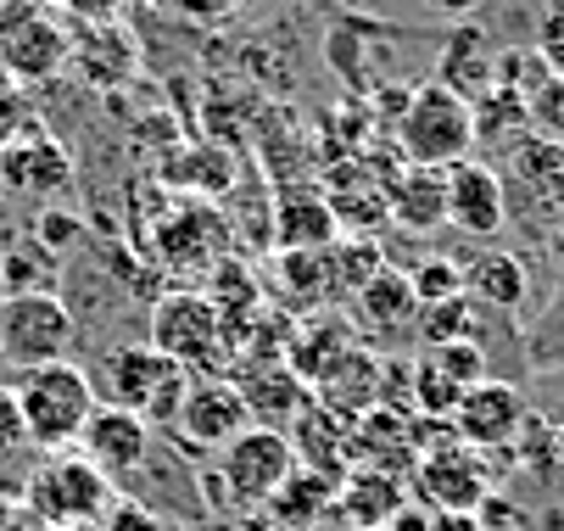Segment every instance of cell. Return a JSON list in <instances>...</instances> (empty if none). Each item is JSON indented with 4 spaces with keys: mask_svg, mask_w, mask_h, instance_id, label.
Returning a JSON list of instances; mask_svg holds the SVG:
<instances>
[{
    "mask_svg": "<svg viewBox=\"0 0 564 531\" xmlns=\"http://www.w3.org/2000/svg\"><path fill=\"white\" fill-rule=\"evenodd\" d=\"M134 62H140V51H134V40L118 23H101L85 45H78V67H85V79L101 85V90H118L134 73Z\"/></svg>",
    "mask_w": 564,
    "mask_h": 531,
    "instance_id": "obj_26",
    "label": "cell"
},
{
    "mask_svg": "<svg viewBox=\"0 0 564 531\" xmlns=\"http://www.w3.org/2000/svg\"><path fill=\"white\" fill-rule=\"evenodd\" d=\"M247 425L252 420H247V403H240L235 381H229V375H207V381H191L185 387V403H180V414H174L169 431L180 442L202 447V453H218L224 442H235Z\"/></svg>",
    "mask_w": 564,
    "mask_h": 531,
    "instance_id": "obj_10",
    "label": "cell"
},
{
    "mask_svg": "<svg viewBox=\"0 0 564 531\" xmlns=\"http://www.w3.org/2000/svg\"><path fill=\"white\" fill-rule=\"evenodd\" d=\"M18 447H29L23 436V414H18V392L0 387V459H12Z\"/></svg>",
    "mask_w": 564,
    "mask_h": 531,
    "instance_id": "obj_38",
    "label": "cell"
},
{
    "mask_svg": "<svg viewBox=\"0 0 564 531\" xmlns=\"http://www.w3.org/2000/svg\"><path fill=\"white\" fill-rule=\"evenodd\" d=\"M280 280H291L296 302L330 296V263H325V252H280Z\"/></svg>",
    "mask_w": 564,
    "mask_h": 531,
    "instance_id": "obj_33",
    "label": "cell"
},
{
    "mask_svg": "<svg viewBox=\"0 0 564 531\" xmlns=\"http://www.w3.org/2000/svg\"><path fill=\"white\" fill-rule=\"evenodd\" d=\"M542 79H547V62L536 56V45L531 51H520V45L514 51H492V90H509V96L525 101Z\"/></svg>",
    "mask_w": 564,
    "mask_h": 531,
    "instance_id": "obj_31",
    "label": "cell"
},
{
    "mask_svg": "<svg viewBox=\"0 0 564 531\" xmlns=\"http://www.w3.org/2000/svg\"><path fill=\"white\" fill-rule=\"evenodd\" d=\"M414 314H420V296H414L409 274L386 263L364 291H352V319H347V325H352V336L364 342V336H397V330H409Z\"/></svg>",
    "mask_w": 564,
    "mask_h": 531,
    "instance_id": "obj_17",
    "label": "cell"
},
{
    "mask_svg": "<svg viewBox=\"0 0 564 531\" xmlns=\"http://www.w3.org/2000/svg\"><path fill=\"white\" fill-rule=\"evenodd\" d=\"M341 241V224L325 196H280L274 207V247L280 252H325Z\"/></svg>",
    "mask_w": 564,
    "mask_h": 531,
    "instance_id": "obj_23",
    "label": "cell"
},
{
    "mask_svg": "<svg viewBox=\"0 0 564 531\" xmlns=\"http://www.w3.org/2000/svg\"><path fill=\"white\" fill-rule=\"evenodd\" d=\"M453 436L464 442V447H475V453H498V447H514L520 442V431L531 425V414H525V398H520V387H509V381H480V387H469L464 398H458V409H453Z\"/></svg>",
    "mask_w": 564,
    "mask_h": 531,
    "instance_id": "obj_9",
    "label": "cell"
},
{
    "mask_svg": "<svg viewBox=\"0 0 564 531\" xmlns=\"http://www.w3.org/2000/svg\"><path fill=\"white\" fill-rule=\"evenodd\" d=\"M296 470V453H291V436L285 431H269V425H247L235 442L218 447V465H213V481L224 487V498L235 509H263Z\"/></svg>",
    "mask_w": 564,
    "mask_h": 531,
    "instance_id": "obj_7",
    "label": "cell"
},
{
    "mask_svg": "<svg viewBox=\"0 0 564 531\" xmlns=\"http://www.w3.org/2000/svg\"><path fill=\"white\" fill-rule=\"evenodd\" d=\"M536 56L547 62V73H564V0H547L536 18Z\"/></svg>",
    "mask_w": 564,
    "mask_h": 531,
    "instance_id": "obj_35",
    "label": "cell"
},
{
    "mask_svg": "<svg viewBox=\"0 0 564 531\" xmlns=\"http://www.w3.org/2000/svg\"><path fill=\"white\" fill-rule=\"evenodd\" d=\"M7 285L12 291H51V274H45V258H29V252H7Z\"/></svg>",
    "mask_w": 564,
    "mask_h": 531,
    "instance_id": "obj_37",
    "label": "cell"
},
{
    "mask_svg": "<svg viewBox=\"0 0 564 531\" xmlns=\"http://www.w3.org/2000/svg\"><path fill=\"white\" fill-rule=\"evenodd\" d=\"M498 180H503V196H525L531 207L564 213V145L525 129L520 140H509V169Z\"/></svg>",
    "mask_w": 564,
    "mask_h": 531,
    "instance_id": "obj_13",
    "label": "cell"
},
{
    "mask_svg": "<svg viewBox=\"0 0 564 531\" xmlns=\"http://www.w3.org/2000/svg\"><path fill=\"white\" fill-rule=\"evenodd\" d=\"M487 492H492V481H487V470H480V453L464 447L453 436V425L447 431H431L420 442L414 498L425 509H436V514H475L480 503H487Z\"/></svg>",
    "mask_w": 564,
    "mask_h": 531,
    "instance_id": "obj_8",
    "label": "cell"
},
{
    "mask_svg": "<svg viewBox=\"0 0 564 531\" xmlns=\"http://www.w3.org/2000/svg\"><path fill=\"white\" fill-rule=\"evenodd\" d=\"M431 7H436V12H447V18H469V12L480 7V0H431Z\"/></svg>",
    "mask_w": 564,
    "mask_h": 531,
    "instance_id": "obj_42",
    "label": "cell"
},
{
    "mask_svg": "<svg viewBox=\"0 0 564 531\" xmlns=\"http://www.w3.org/2000/svg\"><path fill=\"white\" fill-rule=\"evenodd\" d=\"M386 213L402 230H442L447 224V169H409L386 185Z\"/></svg>",
    "mask_w": 564,
    "mask_h": 531,
    "instance_id": "obj_22",
    "label": "cell"
},
{
    "mask_svg": "<svg viewBox=\"0 0 564 531\" xmlns=\"http://www.w3.org/2000/svg\"><path fill=\"white\" fill-rule=\"evenodd\" d=\"M414 330L425 336V347H442V342H464L475 330V302L469 296H453V302H431V308L414 314Z\"/></svg>",
    "mask_w": 564,
    "mask_h": 531,
    "instance_id": "obj_30",
    "label": "cell"
},
{
    "mask_svg": "<svg viewBox=\"0 0 564 531\" xmlns=\"http://www.w3.org/2000/svg\"><path fill=\"white\" fill-rule=\"evenodd\" d=\"M101 531H169V525L156 520L151 509H140V503H112V514L101 520Z\"/></svg>",
    "mask_w": 564,
    "mask_h": 531,
    "instance_id": "obj_39",
    "label": "cell"
},
{
    "mask_svg": "<svg viewBox=\"0 0 564 531\" xmlns=\"http://www.w3.org/2000/svg\"><path fill=\"white\" fill-rule=\"evenodd\" d=\"M229 369H235L229 381H235L240 403H247V420H258L269 431H291V420L313 403V392L285 364H229Z\"/></svg>",
    "mask_w": 564,
    "mask_h": 531,
    "instance_id": "obj_14",
    "label": "cell"
},
{
    "mask_svg": "<svg viewBox=\"0 0 564 531\" xmlns=\"http://www.w3.org/2000/svg\"><path fill=\"white\" fill-rule=\"evenodd\" d=\"M7 79H12V73H7V56H0V85H7Z\"/></svg>",
    "mask_w": 564,
    "mask_h": 531,
    "instance_id": "obj_44",
    "label": "cell"
},
{
    "mask_svg": "<svg viewBox=\"0 0 564 531\" xmlns=\"http://www.w3.org/2000/svg\"><path fill=\"white\" fill-rule=\"evenodd\" d=\"M330 503H336V481H325V476H313V470H291V481L263 503V514L280 525V531H307L318 514H330Z\"/></svg>",
    "mask_w": 564,
    "mask_h": 531,
    "instance_id": "obj_24",
    "label": "cell"
},
{
    "mask_svg": "<svg viewBox=\"0 0 564 531\" xmlns=\"http://www.w3.org/2000/svg\"><path fill=\"white\" fill-rule=\"evenodd\" d=\"M151 347L163 358H174L191 381L229 375V364H235L229 325L213 308L207 291H169V296H156V308H151Z\"/></svg>",
    "mask_w": 564,
    "mask_h": 531,
    "instance_id": "obj_3",
    "label": "cell"
},
{
    "mask_svg": "<svg viewBox=\"0 0 564 531\" xmlns=\"http://www.w3.org/2000/svg\"><path fill=\"white\" fill-rule=\"evenodd\" d=\"M475 107V140H487V134H498L503 145L509 140H520L531 123H525V101L520 96H509V90H487L480 101H469Z\"/></svg>",
    "mask_w": 564,
    "mask_h": 531,
    "instance_id": "obj_28",
    "label": "cell"
},
{
    "mask_svg": "<svg viewBox=\"0 0 564 531\" xmlns=\"http://www.w3.org/2000/svg\"><path fill=\"white\" fill-rule=\"evenodd\" d=\"M218 531H280V525H274L263 509H240V514H235V520H224Z\"/></svg>",
    "mask_w": 564,
    "mask_h": 531,
    "instance_id": "obj_41",
    "label": "cell"
},
{
    "mask_svg": "<svg viewBox=\"0 0 564 531\" xmlns=\"http://www.w3.org/2000/svg\"><path fill=\"white\" fill-rule=\"evenodd\" d=\"M151 425L145 420H134V414H123V409H96L90 414V425H85V436H78V453L112 481V487H123L129 476H140L145 470V453H151Z\"/></svg>",
    "mask_w": 564,
    "mask_h": 531,
    "instance_id": "obj_12",
    "label": "cell"
},
{
    "mask_svg": "<svg viewBox=\"0 0 564 531\" xmlns=\"http://www.w3.org/2000/svg\"><path fill=\"white\" fill-rule=\"evenodd\" d=\"M525 123H531V134L564 145V73H547V79L525 96Z\"/></svg>",
    "mask_w": 564,
    "mask_h": 531,
    "instance_id": "obj_32",
    "label": "cell"
},
{
    "mask_svg": "<svg viewBox=\"0 0 564 531\" xmlns=\"http://www.w3.org/2000/svg\"><path fill=\"white\" fill-rule=\"evenodd\" d=\"M436 85H447L453 96L464 101H480L492 90V56H487V40H480V29H458L453 45L442 51V73Z\"/></svg>",
    "mask_w": 564,
    "mask_h": 531,
    "instance_id": "obj_25",
    "label": "cell"
},
{
    "mask_svg": "<svg viewBox=\"0 0 564 531\" xmlns=\"http://www.w3.org/2000/svg\"><path fill=\"white\" fill-rule=\"evenodd\" d=\"M96 381V398L107 409H123L134 420H145L151 431H169L180 403H185V387H191V375L163 358L151 342H123L101 358V369L90 375Z\"/></svg>",
    "mask_w": 564,
    "mask_h": 531,
    "instance_id": "obj_1",
    "label": "cell"
},
{
    "mask_svg": "<svg viewBox=\"0 0 564 531\" xmlns=\"http://www.w3.org/2000/svg\"><path fill=\"white\" fill-rule=\"evenodd\" d=\"M464 296L475 302V308H492V314L525 308V296H531V269H525V258H514V252H503V247L475 252L469 269H464Z\"/></svg>",
    "mask_w": 564,
    "mask_h": 531,
    "instance_id": "obj_20",
    "label": "cell"
},
{
    "mask_svg": "<svg viewBox=\"0 0 564 531\" xmlns=\"http://www.w3.org/2000/svg\"><path fill=\"white\" fill-rule=\"evenodd\" d=\"M0 56H7V73H12V79L40 85V79H51V73L67 62V34L56 29V18L34 12V18H23L18 29L0 34Z\"/></svg>",
    "mask_w": 564,
    "mask_h": 531,
    "instance_id": "obj_21",
    "label": "cell"
},
{
    "mask_svg": "<svg viewBox=\"0 0 564 531\" xmlns=\"http://www.w3.org/2000/svg\"><path fill=\"white\" fill-rule=\"evenodd\" d=\"M73 347V314L56 291H7L0 296V358L18 375L62 364Z\"/></svg>",
    "mask_w": 564,
    "mask_h": 531,
    "instance_id": "obj_6",
    "label": "cell"
},
{
    "mask_svg": "<svg viewBox=\"0 0 564 531\" xmlns=\"http://www.w3.org/2000/svg\"><path fill=\"white\" fill-rule=\"evenodd\" d=\"M325 263H330V291H341V296L364 291L386 269V258H380V247L369 236H341L336 247H325Z\"/></svg>",
    "mask_w": 564,
    "mask_h": 531,
    "instance_id": "obj_27",
    "label": "cell"
},
{
    "mask_svg": "<svg viewBox=\"0 0 564 531\" xmlns=\"http://www.w3.org/2000/svg\"><path fill=\"white\" fill-rule=\"evenodd\" d=\"M386 531H436V509H425L420 498H409L397 514H391V525Z\"/></svg>",
    "mask_w": 564,
    "mask_h": 531,
    "instance_id": "obj_40",
    "label": "cell"
},
{
    "mask_svg": "<svg viewBox=\"0 0 564 531\" xmlns=\"http://www.w3.org/2000/svg\"><path fill=\"white\" fill-rule=\"evenodd\" d=\"M409 503V481L391 476V470H347L341 487H336V514L347 520V531H386L391 514Z\"/></svg>",
    "mask_w": 564,
    "mask_h": 531,
    "instance_id": "obj_19",
    "label": "cell"
},
{
    "mask_svg": "<svg viewBox=\"0 0 564 531\" xmlns=\"http://www.w3.org/2000/svg\"><path fill=\"white\" fill-rule=\"evenodd\" d=\"M78 236H85V224H78L73 213H40V224H34L40 252H51V247H73Z\"/></svg>",
    "mask_w": 564,
    "mask_h": 531,
    "instance_id": "obj_36",
    "label": "cell"
},
{
    "mask_svg": "<svg viewBox=\"0 0 564 531\" xmlns=\"http://www.w3.org/2000/svg\"><path fill=\"white\" fill-rule=\"evenodd\" d=\"M352 347H358V336H352V325H347L341 314H330V308H325V314H307V319H296L291 336H285V369L313 392V387L341 364V353H352Z\"/></svg>",
    "mask_w": 564,
    "mask_h": 531,
    "instance_id": "obj_16",
    "label": "cell"
},
{
    "mask_svg": "<svg viewBox=\"0 0 564 531\" xmlns=\"http://www.w3.org/2000/svg\"><path fill=\"white\" fill-rule=\"evenodd\" d=\"M447 224H453L458 236H469V241L503 236V224H509V196H503L498 169L475 163V158H464V163L447 169Z\"/></svg>",
    "mask_w": 564,
    "mask_h": 531,
    "instance_id": "obj_11",
    "label": "cell"
},
{
    "mask_svg": "<svg viewBox=\"0 0 564 531\" xmlns=\"http://www.w3.org/2000/svg\"><path fill=\"white\" fill-rule=\"evenodd\" d=\"M547 258H553V269L564 274V230H553V236H547Z\"/></svg>",
    "mask_w": 564,
    "mask_h": 531,
    "instance_id": "obj_43",
    "label": "cell"
},
{
    "mask_svg": "<svg viewBox=\"0 0 564 531\" xmlns=\"http://www.w3.org/2000/svg\"><path fill=\"white\" fill-rule=\"evenodd\" d=\"M23 503L34 520H45L51 531H73V525H101L118 503V487L85 459V453H45L34 465Z\"/></svg>",
    "mask_w": 564,
    "mask_h": 531,
    "instance_id": "obj_4",
    "label": "cell"
},
{
    "mask_svg": "<svg viewBox=\"0 0 564 531\" xmlns=\"http://www.w3.org/2000/svg\"><path fill=\"white\" fill-rule=\"evenodd\" d=\"M0 185L18 191V196H62L73 185V151L51 134H29V140H12L7 158H0Z\"/></svg>",
    "mask_w": 564,
    "mask_h": 531,
    "instance_id": "obj_15",
    "label": "cell"
},
{
    "mask_svg": "<svg viewBox=\"0 0 564 531\" xmlns=\"http://www.w3.org/2000/svg\"><path fill=\"white\" fill-rule=\"evenodd\" d=\"M397 151L409 169H453L475 151V107L447 85H420L397 118Z\"/></svg>",
    "mask_w": 564,
    "mask_h": 531,
    "instance_id": "obj_5",
    "label": "cell"
},
{
    "mask_svg": "<svg viewBox=\"0 0 564 531\" xmlns=\"http://www.w3.org/2000/svg\"><path fill=\"white\" fill-rule=\"evenodd\" d=\"M12 392H18V414H23V436H29V447H40V453H67V447H78L90 414L101 409L90 369H78L73 358L45 364V369H29Z\"/></svg>",
    "mask_w": 564,
    "mask_h": 531,
    "instance_id": "obj_2",
    "label": "cell"
},
{
    "mask_svg": "<svg viewBox=\"0 0 564 531\" xmlns=\"http://www.w3.org/2000/svg\"><path fill=\"white\" fill-rule=\"evenodd\" d=\"M73 531H101V525H73Z\"/></svg>",
    "mask_w": 564,
    "mask_h": 531,
    "instance_id": "obj_45",
    "label": "cell"
},
{
    "mask_svg": "<svg viewBox=\"0 0 564 531\" xmlns=\"http://www.w3.org/2000/svg\"><path fill=\"white\" fill-rule=\"evenodd\" d=\"M409 285H414V296H420V308H431V302H453V296H464V263H453V258H425V263L409 274Z\"/></svg>",
    "mask_w": 564,
    "mask_h": 531,
    "instance_id": "obj_34",
    "label": "cell"
},
{
    "mask_svg": "<svg viewBox=\"0 0 564 531\" xmlns=\"http://www.w3.org/2000/svg\"><path fill=\"white\" fill-rule=\"evenodd\" d=\"M425 358L447 375L458 392H469V387L487 381V347H480L475 336H464V342H442V347H425Z\"/></svg>",
    "mask_w": 564,
    "mask_h": 531,
    "instance_id": "obj_29",
    "label": "cell"
},
{
    "mask_svg": "<svg viewBox=\"0 0 564 531\" xmlns=\"http://www.w3.org/2000/svg\"><path fill=\"white\" fill-rule=\"evenodd\" d=\"M380 375H386V358L358 342L352 353H341V364L325 375V381L313 387V403H325L330 414H341L352 425L358 414L380 409Z\"/></svg>",
    "mask_w": 564,
    "mask_h": 531,
    "instance_id": "obj_18",
    "label": "cell"
}]
</instances>
